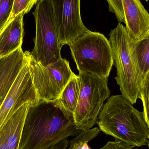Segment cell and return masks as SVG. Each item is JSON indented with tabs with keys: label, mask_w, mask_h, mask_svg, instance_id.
Masks as SVG:
<instances>
[{
	"label": "cell",
	"mask_w": 149,
	"mask_h": 149,
	"mask_svg": "<svg viewBox=\"0 0 149 149\" xmlns=\"http://www.w3.org/2000/svg\"><path fill=\"white\" fill-rule=\"evenodd\" d=\"M134 146L119 140L109 141L104 147L100 149H133Z\"/></svg>",
	"instance_id": "44dd1931"
},
{
	"label": "cell",
	"mask_w": 149,
	"mask_h": 149,
	"mask_svg": "<svg viewBox=\"0 0 149 149\" xmlns=\"http://www.w3.org/2000/svg\"><path fill=\"white\" fill-rule=\"evenodd\" d=\"M126 31L129 40L137 42L149 36V15L140 0H121Z\"/></svg>",
	"instance_id": "30bf717a"
},
{
	"label": "cell",
	"mask_w": 149,
	"mask_h": 149,
	"mask_svg": "<svg viewBox=\"0 0 149 149\" xmlns=\"http://www.w3.org/2000/svg\"><path fill=\"white\" fill-rule=\"evenodd\" d=\"M149 76L144 80L139 91L138 99H141L143 104V117L149 127Z\"/></svg>",
	"instance_id": "ac0fdd59"
},
{
	"label": "cell",
	"mask_w": 149,
	"mask_h": 149,
	"mask_svg": "<svg viewBox=\"0 0 149 149\" xmlns=\"http://www.w3.org/2000/svg\"><path fill=\"white\" fill-rule=\"evenodd\" d=\"M27 60L0 107V130L10 117L24 104H36L39 102L32 81L29 61Z\"/></svg>",
	"instance_id": "9c48e42d"
},
{
	"label": "cell",
	"mask_w": 149,
	"mask_h": 149,
	"mask_svg": "<svg viewBox=\"0 0 149 149\" xmlns=\"http://www.w3.org/2000/svg\"><path fill=\"white\" fill-rule=\"evenodd\" d=\"M100 132L98 127L82 131L70 142L68 149H92L88 143L94 139Z\"/></svg>",
	"instance_id": "2e32d148"
},
{
	"label": "cell",
	"mask_w": 149,
	"mask_h": 149,
	"mask_svg": "<svg viewBox=\"0 0 149 149\" xmlns=\"http://www.w3.org/2000/svg\"><path fill=\"white\" fill-rule=\"evenodd\" d=\"M60 47L69 45L88 30L83 23L80 0H50Z\"/></svg>",
	"instance_id": "ba28073f"
},
{
	"label": "cell",
	"mask_w": 149,
	"mask_h": 149,
	"mask_svg": "<svg viewBox=\"0 0 149 149\" xmlns=\"http://www.w3.org/2000/svg\"><path fill=\"white\" fill-rule=\"evenodd\" d=\"M96 123L100 130L134 147L148 144L149 129L143 113L122 95L111 96L104 104Z\"/></svg>",
	"instance_id": "7a4b0ae2"
},
{
	"label": "cell",
	"mask_w": 149,
	"mask_h": 149,
	"mask_svg": "<svg viewBox=\"0 0 149 149\" xmlns=\"http://www.w3.org/2000/svg\"><path fill=\"white\" fill-rule=\"evenodd\" d=\"M24 15L21 13L15 17L0 33V57L7 56L22 48Z\"/></svg>",
	"instance_id": "4fadbf2b"
},
{
	"label": "cell",
	"mask_w": 149,
	"mask_h": 149,
	"mask_svg": "<svg viewBox=\"0 0 149 149\" xmlns=\"http://www.w3.org/2000/svg\"><path fill=\"white\" fill-rule=\"evenodd\" d=\"M144 1H147V2L149 1V0H144Z\"/></svg>",
	"instance_id": "7402d4cb"
},
{
	"label": "cell",
	"mask_w": 149,
	"mask_h": 149,
	"mask_svg": "<svg viewBox=\"0 0 149 149\" xmlns=\"http://www.w3.org/2000/svg\"><path fill=\"white\" fill-rule=\"evenodd\" d=\"M30 70L38 97L42 100L58 99L73 75L69 62L61 58L46 66L42 65L29 54Z\"/></svg>",
	"instance_id": "52a82bcc"
},
{
	"label": "cell",
	"mask_w": 149,
	"mask_h": 149,
	"mask_svg": "<svg viewBox=\"0 0 149 149\" xmlns=\"http://www.w3.org/2000/svg\"><path fill=\"white\" fill-rule=\"evenodd\" d=\"M129 45L136 68L139 93L143 81L149 76V36L135 42L129 39Z\"/></svg>",
	"instance_id": "5bb4252c"
},
{
	"label": "cell",
	"mask_w": 149,
	"mask_h": 149,
	"mask_svg": "<svg viewBox=\"0 0 149 149\" xmlns=\"http://www.w3.org/2000/svg\"><path fill=\"white\" fill-rule=\"evenodd\" d=\"M80 132L58 99L39 100L28 109L18 149H67L68 138Z\"/></svg>",
	"instance_id": "6da1fadb"
},
{
	"label": "cell",
	"mask_w": 149,
	"mask_h": 149,
	"mask_svg": "<svg viewBox=\"0 0 149 149\" xmlns=\"http://www.w3.org/2000/svg\"><path fill=\"white\" fill-rule=\"evenodd\" d=\"M109 10L115 14L119 23H124V16L121 0H106Z\"/></svg>",
	"instance_id": "ffe728a7"
},
{
	"label": "cell",
	"mask_w": 149,
	"mask_h": 149,
	"mask_svg": "<svg viewBox=\"0 0 149 149\" xmlns=\"http://www.w3.org/2000/svg\"><path fill=\"white\" fill-rule=\"evenodd\" d=\"M80 86L79 77L74 73L57 99L64 108L68 113L72 114L78 104Z\"/></svg>",
	"instance_id": "9a60e30c"
},
{
	"label": "cell",
	"mask_w": 149,
	"mask_h": 149,
	"mask_svg": "<svg viewBox=\"0 0 149 149\" xmlns=\"http://www.w3.org/2000/svg\"><path fill=\"white\" fill-rule=\"evenodd\" d=\"M109 36L113 65L117 72L115 80L120 86L122 95L134 105L139 95L137 72L129 52V38L125 26L119 23L111 31Z\"/></svg>",
	"instance_id": "5b68a950"
},
{
	"label": "cell",
	"mask_w": 149,
	"mask_h": 149,
	"mask_svg": "<svg viewBox=\"0 0 149 149\" xmlns=\"http://www.w3.org/2000/svg\"><path fill=\"white\" fill-rule=\"evenodd\" d=\"M78 75L80 91L73 119L77 129L82 131L91 129L95 125L111 92L108 78L82 72Z\"/></svg>",
	"instance_id": "277c9868"
},
{
	"label": "cell",
	"mask_w": 149,
	"mask_h": 149,
	"mask_svg": "<svg viewBox=\"0 0 149 149\" xmlns=\"http://www.w3.org/2000/svg\"><path fill=\"white\" fill-rule=\"evenodd\" d=\"M36 25L34 47L31 56L46 66L61 58L52 8L50 0H39L33 12Z\"/></svg>",
	"instance_id": "8992f818"
},
{
	"label": "cell",
	"mask_w": 149,
	"mask_h": 149,
	"mask_svg": "<svg viewBox=\"0 0 149 149\" xmlns=\"http://www.w3.org/2000/svg\"><path fill=\"white\" fill-rule=\"evenodd\" d=\"M69 46L79 72L108 78L113 59L110 42L103 34L89 30Z\"/></svg>",
	"instance_id": "3957f363"
},
{
	"label": "cell",
	"mask_w": 149,
	"mask_h": 149,
	"mask_svg": "<svg viewBox=\"0 0 149 149\" xmlns=\"http://www.w3.org/2000/svg\"><path fill=\"white\" fill-rule=\"evenodd\" d=\"M38 1L39 0H14L8 23L19 14L22 13L25 15L29 13Z\"/></svg>",
	"instance_id": "e0dca14e"
},
{
	"label": "cell",
	"mask_w": 149,
	"mask_h": 149,
	"mask_svg": "<svg viewBox=\"0 0 149 149\" xmlns=\"http://www.w3.org/2000/svg\"><path fill=\"white\" fill-rule=\"evenodd\" d=\"M14 0H0V33L8 23Z\"/></svg>",
	"instance_id": "d6986e66"
},
{
	"label": "cell",
	"mask_w": 149,
	"mask_h": 149,
	"mask_svg": "<svg viewBox=\"0 0 149 149\" xmlns=\"http://www.w3.org/2000/svg\"><path fill=\"white\" fill-rule=\"evenodd\" d=\"M26 60V52L22 48L0 57V107Z\"/></svg>",
	"instance_id": "8fae6325"
},
{
	"label": "cell",
	"mask_w": 149,
	"mask_h": 149,
	"mask_svg": "<svg viewBox=\"0 0 149 149\" xmlns=\"http://www.w3.org/2000/svg\"><path fill=\"white\" fill-rule=\"evenodd\" d=\"M31 103L22 105L0 130V149H18L23 126Z\"/></svg>",
	"instance_id": "7c38bea8"
}]
</instances>
